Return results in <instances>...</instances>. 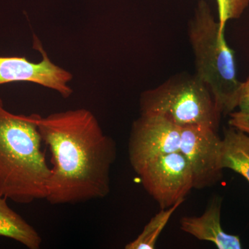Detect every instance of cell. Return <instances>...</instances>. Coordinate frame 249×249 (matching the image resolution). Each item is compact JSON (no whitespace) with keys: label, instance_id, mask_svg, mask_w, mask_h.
Segmentation results:
<instances>
[{"label":"cell","instance_id":"cell-1","mask_svg":"<svg viewBox=\"0 0 249 249\" xmlns=\"http://www.w3.org/2000/svg\"><path fill=\"white\" fill-rule=\"evenodd\" d=\"M38 129L52 155L46 197L50 204H76L107 196L117 147L91 111L81 108L40 115Z\"/></svg>","mask_w":249,"mask_h":249},{"label":"cell","instance_id":"cell-2","mask_svg":"<svg viewBox=\"0 0 249 249\" xmlns=\"http://www.w3.org/2000/svg\"><path fill=\"white\" fill-rule=\"evenodd\" d=\"M39 114H14L0 98V196L18 204L46 199L52 169L42 150Z\"/></svg>","mask_w":249,"mask_h":249},{"label":"cell","instance_id":"cell-3","mask_svg":"<svg viewBox=\"0 0 249 249\" xmlns=\"http://www.w3.org/2000/svg\"><path fill=\"white\" fill-rule=\"evenodd\" d=\"M188 35L196 76L209 88L221 115L230 114L237 107L242 82L237 78L233 52L204 0H199L188 22Z\"/></svg>","mask_w":249,"mask_h":249},{"label":"cell","instance_id":"cell-4","mask_svg":"<svg viewBox=\"0 0 249 249\" xmlns=\"http://www.w3.org/2000/svg\"><path fill=\"white\" fill-rule=\"evenodd\" d=\"M141 114L157 115L180 128L205 125L217 130L221 114L208 87L196 74L178 73L144 91Z\"/></svg>","mask_w":249,"mask_h":249},{"label":"cell","instance_id":"cell-5","mask_svg":"<svg viewBox=\"0 0 249 249\" xmlns=\"http://www.w3.org/2000/svg\"><path fill=\"white\" fill-rule=\"evenodd\" d=\"M134 170L160 209H168L184 200L193 188L191 166L180 151L157 156Z\"/></svg>","mask_w":249,"mask_h":249},{"label":"cell","instance_id":"cell-6","mask_svg":"<svg viewBox=\"0 0 249 249\" xmlns=\"http://www.w3.org/2000/svg\"><path fill=\"white\" fill-rule=\"evenodd\" d=\"M221 147L222 139L212 127L193 125L181 128L179 151L191 166L193 188L213 186L222 179Z\"/></svg>","mask_w":249,"mask_h":249},{"label":"cell","instance_id":"cell-7","mask_svg":"<svg viewBox=\"0 0 249 249\" xmlns=\"http://www.w3.org/2000/svg\"><path fill=\"white\" fill-rule=\"evenodd\" d=\"M181 128L160 116L141 114L132 124L129 139L133 169L157 156L179 151Z\"/></svg>","mask_w":249,"mask_h":249},{"label":"cell","instance_id":"cell-8","mask_svg":"<svg viewBox=\"0 0 249 249\" xmlns=\"http://www.w3.org/2000/svg\"><path fill=\"white\" fill-rule=\"evenodd\" d=\"M34 47L42 54L40 62L29 61L26 57L0 56V85L14 82H29L53 89L63 98L73 93L69 83L73 79L70 72L54 64L38 40Z\"/></svg>","mask_w":249,"mask_h":249},{"label":"cell","instance_id":"cell-9","mask_svg":"<svg viewBox=\"0 0 249 249\" xmlns=\"http://www.w3.org/2000/svg\"><path fill=\"white\" fill-rule=\"evenodd\" d=\"M222 199L214 196L204 213L199 217H183L180 221L183 231L197 240L212 242L219 249H240V237L227 233L221 224Z\"/></svg>","mask_w":249,"mask_h":249},{"label":"cell","instance_id":"cell-10","mask_svg":"<svg viewBox=\"0 0 249 249\" xmlns=\"http://www.w3.org/2000/svg\"><path fill=\"white\" fill-rule=\"evenodd\" d=\"M220 167L242 175L249 183V135L231 127L224 131Z\"/></svg>","mask_w":249,"mask_h":249},{"label":"cell","instance_id":"cell-11","mask_svg":"<svg viewBox=\"0 0 249 249\" xmlns=\"http://www.w3.org/2000/svg\"><path fill=\"white\" fill-rule=\"evenodd\" d=\"M7 199L0 196V236L12 239L29 249H39L40 234L31 224L11 209Z\"/></svg>","mask_w":249,"mask_h":249},{"label":"cell","instance_id":"cell-12","mask_svg":"<svg viewBox=\"0 0 249 249\" xmlns=\"http://www.w3.org/2000/svg\"><path fill=\"white\" fill-rule=\"evenodd\" d=\"M184 200L178 201L168 209H160V212L150 219L138 237L125 246L126 249H154L157 239L163 230L170 217Z\"/></svg>","mask_w":249,"mask_h":249},{"label":"cell","instance_id":"cell-13","mask_svg":"<svg viewBox=\"0 0 249 249\" xmlns=\"http://www.w3.org/2000/svg\"><path fill=\"white\" fill-rule=\"evenodd\" d=\"M218 8L219 32L224 34L226 24L239 19L249 6V0H216Z\"/></svg>","mask_w":249,"mask_h":249},{"label":"cell","instance_id":"cell-14","mask_svg":"<svg viewBox=\"0 0 249 249\" xmlns=\"http://www.w3.org/2000/svg\"><path fill=\"white\" fill-rule=\"evenodd\" d=\"M229 124L231 127L239 129L249 135V112L247 111H232L229 114Z\"/></svg>","mask_w":249,"mask_h":249},{"label":"cell","instance_id":"cell-15","mask_svg":"<svg viewBox=\"0 0 249 249\" xmlns=\"http://www.w3.org/2000/svg\"><path fill=\"white\" fill-rule=\"evenodd\" d=\"M237 107L240 111L249 112V76L245 82H242Z\"/></svg>","mask_w":249,"mask_h":249}]
</instances>
